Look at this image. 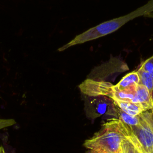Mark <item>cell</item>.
I'll return each instance as SVG.
<instances>
[{
    "mask_svg": "<svg viewBox=\"0 0 153 153\" xmlns=\"http://www.w3.org/2000/svg\"><path fill=\"white\" fill-rule=\"evenodd\" d=\"M131 131L130 126L112 118L102 125L101 128L87 139L84 146L102 153H122L121 143Z\"/></svg>",
    "mask_w": 153,
    "mask_h": 153,
    "instance_id": "obj_1",
    "label": "cell"
},
{
    "mask_svg": "<svg viewBox=\"0 0 153 153\" xmlns=\"http://www.w3.org/2000/svg\"><path fill=\"white\" fill-rule=\"evenodd\" d=\"M151 12H153V0H149L144 5L125 16L106 21L88 29L83 33L76 36L70 42L59 48L58 50L62 51L71 46L82 44L112 33L128 22L137 17L141 16H144Z\"/></svg>",
    "mask_w": 153,
    "mask_h": 153,
    "instance_id": "obj_2",
    "label": "cell"
},
{
    "mask_svg": "<svg viewBox=\"0 0 153 153\" xmlns=\"http://www.w3.org/2000/svg\"><path fill=\"white\" fill-rule=\"evenodd\" d=\"M79 88L82 93L90 97L104 96L114 100L116 89L114 85L108 81L88 78L82 82Z\"/></svg>",
    "mask_w": 153,
    "mask_h": 153,
    "instance_id": "obj_3",
    "label": "cell"
},
{
    "mask_svg": "<svg viewBox=\"0 0 153 153\" xmlns=\"http://www.w3.org/2000/svg\"><path fill=\"white\" fill-rule=\"evenodd\" d=\"M130 127L146 152L153 153V134L145 120L140 115L139 123Z\"/></svg>",
    "mask_w": 153,
    "mask_h": 153,
    "instance_id": "obj_4",
    "label": "cell"
},
{
    "mask_svg": "<svg viewBox=\"0 0 153 153\" xmlns=\"http://www.w3.org/2000/svg\"><path fill=\"white\" fill-rule=\"evenodd\" d=\"M132 101L139 103L145 111L151 110L153 108V94H151L148 89L142 84L137 85L135 97Z\"/></svg>",
    "mask_w": 153,
    "mask_h": 153,
    "instance_id": "obj_5",
    "label": "cell"
},
{
    "mask_svg": "<svg viewBox=\"0 0 153 153\" xmlns=\"http://www.w3.org/2000/svg\"><path fill=\"white\" fill-rule=\"evenodd\" d=\"M122 153H147L132 130L121 143Z\"/></svg>",
    "mask_w": 153,
    "mask_h": 153,
    "instance_id": "obj_6",
    "label": "cell"
},
{
    "mask_svg": "<svg viewBox=\"0 0 153 153\" xmlns=\"http://www.w3.org/2000/svg\"><path fill=\"white\" fill-rule=\"evenodd\" d=\"M113 104L124 112L133 116L139 115L145 111L142 106L138 102L115 100H113Z\"/></svg>",
    "mask_w": 153,
    "mask_h": 153,
    "instance_id": "obj_7",
    "label": "cell"
},
{
    "mask_svg": "<svg viewBox=\"0 0 153 153\" xmlns=\"http://www.w3.org/2000/svg\"><path fill=\"white\" fill-rule=\"evenodd\" d=\"M139 83V76L137 71H135L127 74L116 85H114V86L117 90H123L133 85H137Z\"/></svg>",
    "mask_w": 153,
    "mask_h": 153,
    "instance_id": "obj_8",
    "label": "cell"
},
{
    "mask_svg": "<svg viewBox=\"0 0 153 153\" xmlns=\"http://www.w3.org/2000/svg\"><path fill=\"white\" fill-rule=\"evenodd\" d=\"M116 108H114L115 111H116L117 115L118 117L117 118L122 120L124 123H126L127 124L133 126L137 125L140 121V115L137 116H133L127 114L126 112H124L121 109H120L118 107L115 106Z\"/></svg>",
    "mask_w": 153,
    "mask_h": 153,
    "instance_id": "obj_9",
    "label": "cell"
},
{
    "mask_svg": "<svg viewBox=\"0 0 153 153\" xmlns=\"http://www.w3.org/2000/svg\"><path fill=\"white\" fill-rule=\"evenodd\" d=\"M139 76V84L145 86L151 94H153V76L140 68L136 70Z\"/></svg>",
    "mask_w": 153,
    "mask_h": 153,
    "instance_id": "obj_10",
    "label": "cell"
},
{
    "mask_svg": "<svg viewBox=\"0 0 153 153\" xmlns=\"http://www.w3.org/2000/svg\"><path fill=\"white\" fill-rule=\"evenodd\" d=\"M139 68L153 76V56L142 62Z\"/></svg>",
    "mask_w": 153,
    "mask_h": 153,
    "instance_id": "obj_11",
    "label": "cell"
},
{
    "mask_svg": "<svg viewBox=\"0 0 153 153\" xmlns=\"http://www.w3.org/2000/svg\"><path fill=\"white\" fill-rule=\"evenodd\" d=\"M140 115L145 120V121L148 124L149 128H151L153 134V115L151 112L146 111L142 112Z\"/></svg>",
    "mask_w": 153,
    "mask_h": 153,
    "instance_id": "obj_12",
    "label": "cell"
},
{
    "mask_svg": "<svg viewBox=\"0 0 153 153\" xmlns=\"http://www.w3.org/2000/svg\"><path fill=\"white\" fill-rule=\"evenodd\" d=\"M16 123L14 119L11 118H0V130L12 126Z\"/></svg>",
    "mask_w": 153,
    "mask_h": 153,
    "instance_id": "obj_13",
    "label": "cell"
},
{
    "mask_svg": "<svg viewBox=\"0 0 153 153\" xmlns=\"http://www.w3.org/2000/svg\"><path fill=\"white\" fill-rule=\"evenodd\" d=\"M85 153H102V152H100L94 150H92V149H88V151H87Z\"/></svg>",
    "mask_w": 153,
    "mask_h": 153,
    "instance_id": "obj_14",
    "label": "cell"
},
{
    "mask_svg": "<svg viewBox=\"0 0 153 153\" xmlns=\"http://www.w3.org/2000/svg\"><path fill=\"white\" fill-rule=\"evenodd\" d=\"M145 17H150V18H152L153 19V12H151L146 15L144 16Z\"/></svg>",
    "mask_w": 153,
    "mask_h": 153,
    "instance_id": "obj_15",
    "label": "cell"
},
{
    "mask_svg": "<svg viewBox=\"0 0 153 153\" xmlns=\"http://www.w3.org/2000/svg\"><path fill=\"white\" fill-rule=\"evenodd\" d=\"M0 153H5L4 148V147L2 146H0Z\"/></svg>",
    "mask_w": 153,
    "mask_h": 153,
    "instance_id": "obj_16",
    "label": "cell"
},
{
    "mask_svg": "<svg viewBox=\"0 0 153 153\" xmlns=\"http://www.w3.org/2000/svg\"><path fill=\"white\" fill-rule=\"evenodd\" d=\"M151 112H152V115H153V108L151 109Z\"/></svg>",
    "mask_w": 153,
    "mask_h": 153,
    "instance_id": "obj_17",
    "label": "cell"
}]
</instances>
